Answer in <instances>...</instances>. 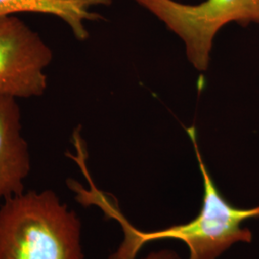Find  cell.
<instances>
[{"mask_svg":"<svg viewBox=\"0 0 259 259\" xmlns=\"http://www.w3.org/2000/svg\"><path fill=\"white\" fill-rule=\"evenodd\" d=\"M21 131L17 99L0 93V201L24 192L31 157Z\"/></svg>","mask_w":259,"mask_h":259,"instance_id":"cell-5","label":"cell"},{"mask_svg":"<svg viewBox=\"0 0 259 259\" xmlns=\"http://www.w3.org/2000/svg\"><path fill=\"white\" fill-rule=\"evenodd\" d=\"M52 49L18 17H0V93L14 98L44 95Z\"/></svg>","mask_w":259,"mask_h":259,"instance_id":"cell-4","label":"cell"},{"mask_svg":"<svg viewBox=\"0 0 259 259\" xmlns=\"http://www.w3.org/2000/svg\"><path fill=\"white\" fill-rule=\"evenodd\" d=\"M112 0H0V17L17 13H37L55 16L70 27L75 37L85 40L89 37L85 21L104 19L93 12V7L109 6Z\"/></svg>","mask_w":259,"mask_h":259,"instance_id":"cell-6","label":"cell"},{"mask_svg":"<svg viewBox=\"0 0 259 259\" xmlns=\"http://www.w3.org/2000/svg\"><path fill=\"white\" fill-rule=\"evenodd\" d=\"M144 259H181L176 252L172 250H160L157 252H153L149 254L146 258Z\"/></svg>","mask_w":259,"mask_h":259,"instance_id":"cell-7","label":"cell"},{"mask_svg":"<svg viewBox=\"0 0 259 259\" xmlns=\"http://www.w3.org/2000/svg\"><path fill=\"white\" fill-rule=\"evenodd\" d=\"M145 8L185 46L188 61L205 71L210 61L213 39L225 25L259 23V0H205L189 5L174 0H134Z\"/></svg>","mask_w":259,"mask_h":259,"instance_id":"cell-3","label":"cell"},{"mask_svg":"<svg viewBox=\"0 0 259 259\" xmlns=\"http://www.w3.org/2000/svg\"><path fill=\"white\" fill-rule=\"evenodd\" d=\"M81 222L52 190L29 191L0 206V259H83Z\"/></svg>","mask_w":259,"mask_h":259,"instance_id":"cell-2","label":"cell"},{"mask_svg":"<svg viewBox=\"0 0 259 259\" xmlns=\"http://www.w3.org/2000/svg\"><path fill=\"white\" fill-rule=\"evenodd\" d=\"M186 132L192 142L204 182L202 209L190 222L161 231L141 232L130 224L118 209L117 204L109 199L107 194L98 190L91 177L88 178L90 189H84L81 185L75 187L76 199L81 204L98 205L107 216L116 220L122 227L124 241L110 259H135L146 243L163 239L185 242L189 249V259H216L234 243L251 241V232L242 228L241 225L248 219L259 218V206L247 209L237 208L223 197L204 163L194 126L187 128Z\"/></svg>","mask_w":259,"mask_h":259,"instance_id":"cell-1","label":"cell"}]
</instances>
